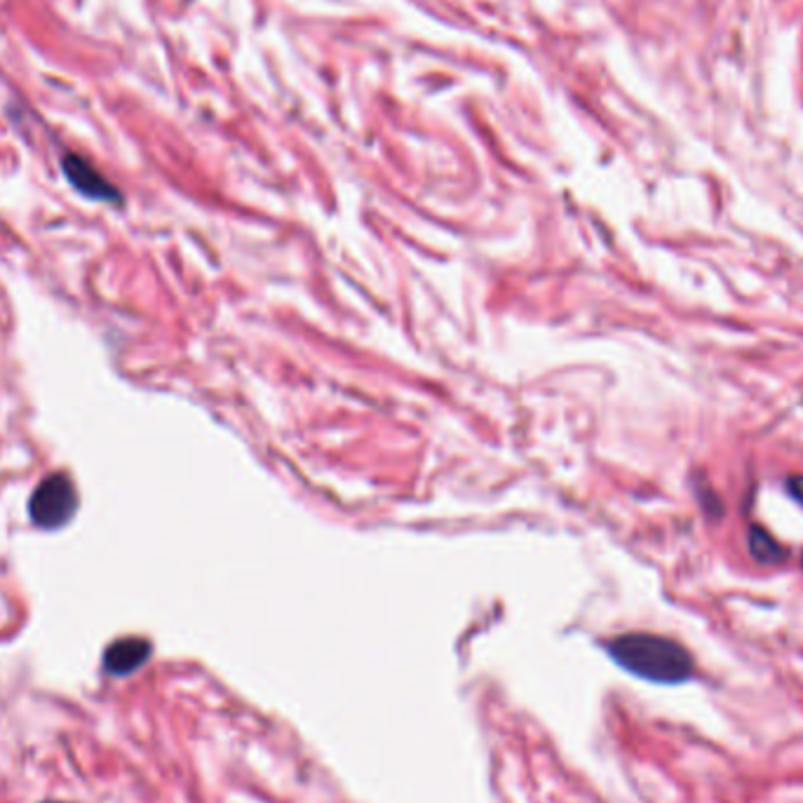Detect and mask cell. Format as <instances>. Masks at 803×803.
I'll list each match as a JSON object with an SVG mask.
<instances>
[{
  "label": "cell",
  "mask_w": 803,
  "mask_h": 803,
  "mask_svg": "<svg viewBox=\"0 0 803 803\" xmlns=\"http://www.w3.org/2000/svg\"><path fill=\"white\" fill-rule=\"evenodd\" d=\"M604 649L618 667L644 681L672 686L693 677V655L675 639L649 632H630L606 642Z\"/></svg>",
  "instance_id": "6da1fadb"
},
{
  "label": "cell",
  "mask_w": 803,
  "mask_h": 803,
  "mask_svg": "<svg viewBox=\"0 0 803 803\" xmlns=\"http://www.w3.org/2000/svg\"><path fill=\"white\" fill-rule=\"evenodd\" d=\"M78 511V491L69 474H50L45 478L28 501V515L41 529H61L73 519Z\"/></svg>",
  "instance_id": "7a4b0ae2"
},
{
  "label": "cell",
  "mask_w": 803,
  "mask_h": 803,
  "mask_svg": "<svg viewBox=\"0 0 803 803\" xmlns=\"http://www.w3.org/2000/svg\"><path fill=\"white\" fill-rule=\"evenodd\" d=\"M61 170H64V176L69 179V184L80 195H85V198L100 200V203H121V193L116 191V186L108 184L106 179L80 156L76 153L64 156Z\"/></svg>",
  "instance_id": "3957f363"
},
{
  "label": "cell",
  "mask_w": 803,
  "mask_h": 803,
  "mask_svg": "<svg viewBox=\"0 0 803 803\" xmlns=\"http://www.w3.org/2000/svg\"><path fill=\"white\" fill-rule=\"evenodd\" d=\"M153 646L149 639L123 636L104 651V669L113 677H127L146 665L151 658Z\"/></svg>",
  "instance_id": "277c9868"
},
{
  "label": "cell",
  "mask_w": 803,
  "mask_h": 803,
  "mask_svg": "<svg viewBox=\"0 0 803 803\" xmlns=\"http://www.w3.org/2000/svg\"><path fill=\"white\" fill-rule=\"evenodd\" d=\"M747 546H749V552H752L754 560L761 562V564H780V562H784V557H787L784 548L761 527L749 529Z\"/></svg>",
  "instance_id": "5b68a950"
},
{
  "label": "cell",
  "mask_w": 803,
  "mask_h": 803,
  "mask_svg": "<svg viewBox=\"0 0 803 803\" xmlns=\"http://www.w3.org/2000/svg\"><path fill=\"white\" fill-rule=\"evenodd\" d=\"M787 489H790L792 498L803 505V474H794V478L787 480Z\"/></svg>",
  "instance_id": "8992f818"
},
{
  "label": "cell",
  "mask_w": 803,
  "mask_h": 803,
  "mask_svg": "<svg viewBox=\"0 0 803 803\" xmlns=\"http://www.w3.org/2000/svg\"><path fill=\"white\" fill-rule=\"evenodd\" d=\"M45 803H61V801H45Z\"/></svg>",
  "instance_id": "52a82bcc"
}]
</instances>
